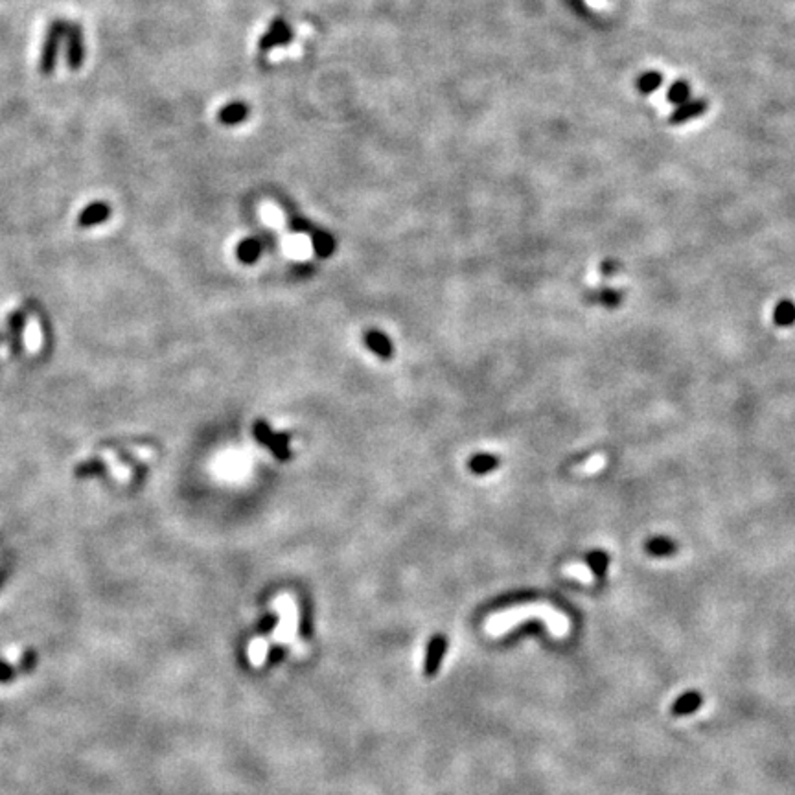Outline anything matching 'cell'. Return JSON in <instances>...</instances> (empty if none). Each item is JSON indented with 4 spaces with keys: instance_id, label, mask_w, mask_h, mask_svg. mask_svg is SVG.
<instances>
[{
    "instance_id": "cell-1",
    "label": "cell",
    "mask_w": 795,
    "mask_h": 795,
    "mask_svg": "<svg viewBox=\"0 0 795 795\" xmlns=\"http://www.w3.org/2000/svg\"><path fill=\"white\" fill-rule=\"evenodd\" d=\"M534 619L544 620L554 635H562V632H564L565 626L564 619H562L560 615L554 613L553 609H549L544 604H534V606L527 604V606H519V608H510L504 609V611H499V613L490 617L488 622L484 625V629H486V634L492 635V637H499V635L506 634L509 629L519 626L521 622H527V620H534Z\"/></svg>"
},
{
    "instance_id": "cell-2",
    "label": "cell",
    "mask_w": 795,
    "mask_h": 795,
    "mask_svg": "<svg viewBox=\"0 0 795 795\" xmlns=\"http://www.w3.org/2000/svg\"><path fill=\"white\" fill-rule=\"evenodd\" d=\"M272 609L278 615V625L272 629L271 641L275 644L291 646L293 654L304 655L307 646L298 637V609L291 595H280L272 600Z\"/></svg>"
},
{
    "instance_id": "cell-3",
    "label": "cell",
    "mask_w": 795,
    "mask_h": 795,
    "mask_svg": "<svg viewBox=\"0 0 795 795\" xmlns=\"http://www.w3.org/2000/svg\"><path fill=\"white\" fill-rule=\"evenodd\" d=\"M66 28H68V22L61 19L52 20L50 26L46 28L39 57V72L43 76H52L54 71H56L61 45H63V39L66 37Z\"/></svg>"
},
{
    "instance_id": "cell-4",
    "label": "cell",
    "mask_w": 795,
    "mask_h": 795,
    "mask_svg": "<svg viewBox=\"0 0 795 795\" xmlns=\"http://www.w3.org/2000/svg\"><path fill=\"white\" fill-rule=\"evenodd\" d=\"M66 65L71 71H80L85 63V37L83 28L78 22H72L66 28Z\"/></svg>"
},
{
    "instance_id": "cell-5",
    "label": "cell",
    "mask_w": 795,
    "mask_h": 795,
    "mask_svg": "<svg viewBox=\"0 0 795 795\" xmlns=\"http://www.w3.org/2000/svg\"><path fill=\"white\" fill-rule=\"evenodd\" d=\"M707 109H709V101L703 100V98L689 100L685 101V103H681V105L676 107L674 111H672V115H670L669 122L672 126H681V124H687V122L694 120L698 116L705 115Z\"/></svg>"
},
{
    "instance_id": "cell-6",
    "label": "cell",
    "mask_w": 795,
    "mask_h": 795,
    "mask_svg": "<svg viewBox=\"0 0 795 795\" xmlns=\"http://www.w3.org/2000/svg\"><path fill=\"white\" fill-rule=\"evenodd\" d=\"M109 216H111V207H109V203L94 201L91 203V205H87V207L81 210L80 217H78V225L83 228L96 227V225L107 221Z\"/></svg>"
},
{
    "instance_id": "cell-7",
    "label": "cell",
    "mask_w": 795,
    "mask_h": 795,
    "mask_svg": "<svg viewBox=\"0 0 795 795\" xmlns=\"http://www.w3.org/2000/svg\"><path fill=\"white\" fill-rule=\"evenodd\" d=\"M282 247L287 256L293 258V260H307L315 249L313 240H309V236H306V234H291V236L284 238Z\"/></svg>"
},
{
    "instance_id": "cell-8",
    "label": "cell",
    "mask_w": 795,
    "mask_h": 795,
    "mask_svg": "<svg viewBox=\"0 0 795 795\" xmlns=\"http://www.w3.org/2000/svg\"><path fill=\"white\" fill-rule=\"evenodd\" d=\"M703 703V698L698 690H687L672 703V715L674 716H689L700 709Z\"/></svg>"
},
{
    "instance_id": "cell-9",
    "label": "cell",
    "mask_w": 795,
    "mask_h": 795,
    "mask_svg": "<svg viewBox=\"0 0 795 795\" xmlns=\"http://www.w3.org/2000/svg\"><path fill=\"white\" fill-rule=\"evenodd\" d=\"M247 115H249V107H247L245 103H242V101H232V103L225 105L223 109H219V112H217V120L221 122L223 126H236V124H242V122L245 120Z\"/></svg>"
},
{
    "instance_id": "cell-10",
    "label": "cell",
    "mask_w": 795,
    "mask_h": 795,
    "mask_svg": "<svg viewBox=\"0 0 795 795\" xmlns=\"http://www.w3.org/2000/svg\"><path fill=\"white\" fill-rule=\"evenodd\" d=\"M267 655H269V641H267L265 637H256V639H252L251 643H249V646H247V657H249V663H251L252 666H256V669H260V666L265 663Z\"/></svg>"
},
{
    "instance_id": "cell-11",
    "label": "cell",
    "mask_w": 795,
    "mask_h": 795,
    "mask_svg": "<svg viewBox=\"0 0 795 795\" xmlns=\"http://www.w3.org/2000/svg\"><path fill=\"white\" fill-rule=\"evenodd\" d=\"M444 654H446V641H444L442 637H435V639L431 641V644H429V654L428 659H425V672H428V674H435V672H437Z\"/></svg>"
},
{
    "instance_id": "cell-12",
    "label": "cell",
    "mask_w": 795,
    "mask_h": 795,
    "mask_svg": "<svg viewBox=\"0 0 795 795\" xmlns=\"http://www.w3.org/2000/svg\"><path fill=\"white\" fill-rule=\"evenodd\" d=\"M663 74L657 71H648V72H643L639 78H637V81H635V85H637V91L641 92V94L648 96L652 94V92H655L657 89H659L661 85H663Z\"/></svg>"
},
{
    "instance_id": "cell-13",
    "label": "cell",
    "mask_w": 795,
    "mask_h": 795,
    "mask_svg": "<svg viewBox=\"0 0 795 795\" xmlns=\"http://www.w3.org/2000/svg\"><path fill=\"white\" fill-rule=\"evenodd\" d=\"M289 39V30L284 22H275L271 30L267 31L262 39V48H271V46L282 45L284 41Z\"/></svg>"
},
{
    "instance_id": "cell-14",
    "label": "cell",
    "mask_w": 795,
    "mask_h": 795,
    "mask_svg": "<svg viewBox=\"0 0 795 795\" xmlns=\"http://www.w3.org/2000/svg\"><path fill=\"white\" fill-rule=\"evenodd\" d=\"M666 100H669L670 103H674L676 107L681 105V103H685V101H689L690 100L689 81H685V80L674 81V83L670 85L669 92H666Z\"/></svg>"
},
{
    "instance_id": "cell-15",
    "label": "cell",
    "mask_w": 795,
    "mask_h": 795,
    "mask_svg": "<svg viewBox=\"0 0 795 795\" xmlns=\"http://www.w3.org/2000/svg\"><path fill=\"white\" fill-rule=\"evenodd\" d=\"M646 553L652 556H670L676 553V544L669 538H654L646 544Z\"/></svg>"
},
{
    "instance_id": "cell-16",
    "label": "cell",
    "mask_w": 795,
    "mask_h": 795,
    "mask_svg": "<svg viewBox=\"0 0 795 795\" xmlns=\"http://www.w3.org/2000/svg\"><path fill=\"white\" fill-rule=\"evenodd\" d=\"M773 319L779 326H790L795 321V306L792 302H780L773 313Z\"/></svg>"
},
{
    "instance_id": "cell-17",
    "label": "cell",
    "mask_w": 795,
    "mask_h": 795,
    "mask_svg": "<svg viewBox=\"0 0 795 795\" xmlns=\"http://www.w3.org/2000/svg\"><path fill=\"white\" fill-rule=\"evenodd\" d=\"M260 254V245L256 240H245L242 245L238 247V256L242 262H254Z\"/></svg>"
},
{
    "instance_id": "cell-18",
    "label": "cell",
    "mask_w": 795,
    "mask_h": 795,
    "mask_svg": "<svg viewBox=\"0 0 795 795\" xmlns=\"http://www.w3.org/2000/svg\"><path fill=\"white\" fill-rule=\"evenodd\" d=\"M608 554L606 553H600V550H597V553H591L589 554V567H591V571H593L597 576H604L606 574V569H608Z\"/></svg>"
},
{
    "instance_id": "cell-19",
    "label": "cell",
    "mask_w": 795,
    "mask_h": 795,
    "mask_svg": "<svg viewBox=\"0 0 795 795\" xmlns=\"http://www.w3.org/2000/svg\"><path fill=\"white\" fill-rule=\"evenodd\" d=\"M367 344L372 348L374 352H378L379 356H385V358H387L388 353H391V347H388L387 339L381 337L379 333H370L367 337Z\"/></svg>"
},
{
    "instance_id": "cell-20",
    "label": "cell",
    "mask_w": 795,
    "mask_h": 795,
    "mask_svg": "<svg viewBox=\"0 0 795 795\" xmlns=\"http://www.w3.org/2000/svg\"><path fill=\"white\" fill-rule=\"evenodd\" d=\"M263 219L271 227H284V214L277 207H272V205L263 207Z\"/></svg>"
},
{
    "instance_id": "cell-21",
    "label": "cell",
    "mask_w": 795,
    "mask_h": 795,
    "mask_svg": "<svg viewBox=\"0 0 795 795\" xmlns=\"http://www.w3.org/2000/svg\"><path fill=\"white\" fill-rule=\"evenodd\" d=\"M495 464H497V460H495V458L477 457L474 462H472V468H474L475 472H479V474H483V472H488V469H492Z\"/></svg>"
},
{
    "instance_id": "cell-22",
    "label": "cell",
    "mask_w": 795,
    "mask_h": 795,
    "mask_svg": "<svg viewBox=\"0 0 795 795\" xmlns=\"http://www.w3.org/2000/svg\"><path fill=\"white\" fill-rule=\"evenodd\" d=\"M313 247H315V249H317L321 254H330V252H332V249H333L332 238L322 236L321 234V236H317L315 240H313Z\"/></svg>"
}]
</instances>
